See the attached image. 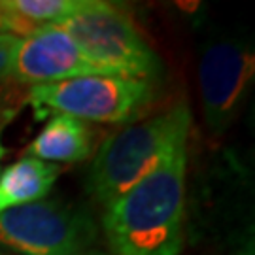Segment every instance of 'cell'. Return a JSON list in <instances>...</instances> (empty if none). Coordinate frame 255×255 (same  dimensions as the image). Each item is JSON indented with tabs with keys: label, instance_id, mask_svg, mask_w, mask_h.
I'll use <instances>...</instances> for the list:
<instances>
[{
	"label": "cell",
	"instance_id": "cell-4",
	"mask_svg": "<svg viewBox=\"0 0 255 255\" xmlns=\"http://www.w3.org/2000/svg\"><path fill=\"white\" fill-rule=\"evenodd\" d=\"M153 83L127 76H83L57 83L34 85L27 101L40 118L70 116L80 121H132L153 101Z\"/></svg>",
	"mask_w": 255,
	"mask_h": 255
},
{
	"label": "cell",
	"instance_id": "cell-1",
	"mask_svg": "<svg viewBox=\"0 0 255 255\" xmlns=\"http://www.w3.org/2000/svg\"><path fill=\"white\" fill-rule=\"evenodd\" d=\"M187 142L110 204L102 229L114 255H180L185 219Z\"/></svg>",
	"mask_w": 255,
	"mask_h": 255
},
{
	"label": "cell",
	"instance_id": "cell-6",
	"mask_svg": "<svg viewBox=\"0 0 255 255\" xmlns=\"http://www.w3.org/2000/svg\"><path fill=\"white\" fill-rule=\"evenodd\" d=\"M254 51L235 40H216L204 47L199 64V82L204 118L214 134L229 128L254 82Z\"/></svg>",
	"mask_w": 255,
	"mask_h": 255
},
{
	"label": "cell",
	"instance_id": "cell-10",
	"mask_svg": "<svg viewBox=\"0 0 255 255\" xmlns=\"http://www.w3.org/2000/svg\"><path fill=\"white\" fill-rule=\"evenodd\" d=\"M4 4L30 25L44 28L76 13L85 0H4Z\"/></svg>",
	"mask_w": 255,
	"mask_h": 255
},
{
	"label": "cell",
	"instance_id": "cell-3",
	"mask_svg": "<svg viewBox=\"0 0 255 255\" xmlns=\"http://www.w3.org/2000/svg\"><path fill=\"white\" fill-rule=\"evenodd\" d=\"M53 27L64 30L85 57L110 76H127L151 82L161 72V63L146 44L127 9L110 2L85 0L83 8Z\"/></svg>",
	"mask_w": 255,
	"mask_h": 255
},
{
	"label": "cell",
	"instance_id": "cell-8",
	"mask_svg": "<svg viewBox=\"0 0 255 255\" xmlns=\"http://www.w3.org/2000/svg\"><path fill=\"white\" fill-rule=\"evenodd\" d=\"M91 149L93 132L85 121L70 116H55L30 142L27 153L44 163H78L89 157Z\"/></svg>",
	"mask_w": 255,
	"mask_h": 255
},
{
	"label": "cell",
	"instance_id": "cell-11",
	"mask_svg": "<svg viewBox=\"0 0 255 255\" xmlns=\"http://www.w3.org/2000/svg\"><path fill=\"white\" fill-rule=\"evenodd\" d=\"M38 30L40 28L30 25L23 17H19L17 13H13L9 8H6L4 0H0V34H13L17 38H27Z\"/></svg>",
	"mask_w": 255,
	"mask_h": 255
},
{
	"label": "cell",
	"instance_id": "cell-9",
	"mask_svg": "<svg viewBox=\"0 0 255 255\" xmlns=\"http://www.w3.org/2000/svg\"><path fill=\"white\" fill-rule=\"evenodd\" d=\"M59 166L34 157H25L8 166L0 176V214L38 202L51 191Z\"/></svg>",
	"mask_w": 255,
	"mask_h": 255
},
{
	"label": "cell",
	"instance_id": "cell-7",
	"mask_svg": "<svg viewBox=\"0 0 255 255\" xmlns=\"http://www.w3.org/2000/svg\"><path fill=\"white\" fill-rule=\"evenodd\" d=\"M83 76L110 74L87 59L72 38L53 25L21 38L9 66V80L17 83H32V87Z\"/></svg>",
	"mask_w": 255,
	"mask_h": 255
},
{
	"label": "cell",
	"instance_id": "cell-12",
	"mask_svg": "<svg viewBox=\"0 0 255 255\" xmlns=\"http://www.w3.org/2000/svg\"><path fill=\"white\" fill-rule=\"evenodd\" d=\"M21 38L13 34H0V82L9 80V66H11V57L17 47Z\"/></svg>",
	"mask_w": 255,
	"mask_h": 255
},
{
	"label": "cell",
	"instance_id": "cell-2",
	"mask_svg": "<svg viewBox=\"0 0 255 255\" xmlns=\"http://www.w3.org/2000/svg\"><path fill=\"white\" fill-rule=\"evenodd\" d=\"M191 112L178 104L159 116L121 128L104 140L93 161L87 189L108 208L153 170L166 153L187 142Z\"/></svg>",
	"mask_w": 255,
	"mask_h": 255
},
{
	"label": "cell",
	"instance_id": "cell-14",
	"mask_svg": "<svg viewBox=\"0 0 255 255\" xmlns=\"http://www.w3.org/2000/svg\"><path fill=\"white\" fill-rule=\"evenodd\" d=\"M4 153H6V149H4V146H2V144H0V159H2V157H4Z\"/></svg>",
	"mask_w": 255,
	"mask_h": 255
},
{
	"label": "cell",
	"instance_id": "cell-5",
	"mask_svg": "<svg viewBox=\"0 0 255 255\" xmlns=\"http://www.w3.org/2000/svg\"><path fill=\"white\" fill-rule=\"evenodd\" d=\"M97 227L83 210L38 201L0 214V244L27 255H93Z\"/></svg>",
	"mask_w": 255,
	"mask_h": 255
},
{
	"label": "cell",
	"instance_id": "cell-13",
	"mask_svg": "<svg viewBox=\"0 0 255 255\" xmlns=\"http://www.w3.org/2000/svg\"><path fill=\"white\" fill-rule=\"evenodd\" d=\"M11 101L13 99L6 93V89H0V128L15 116V108H13Z\"/></svg>",
	"mask_w": 255,
	"mask_h": 255
}]
</instances>
